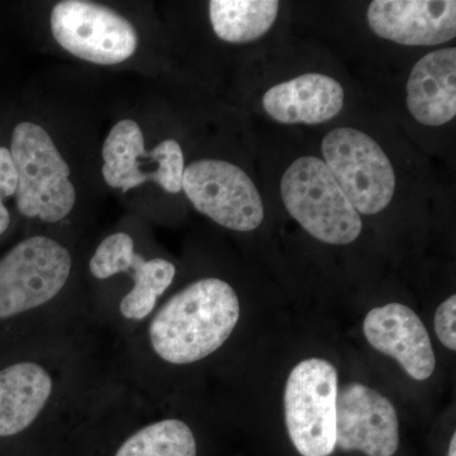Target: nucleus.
Wrapping results in <instances>:
<instances>
[{
    "mask_svg": "<svg viewBox=\"0 0 456 456\" xmlns=\"http://www.w3.org/2000/svg\"><path fill=\"white\" fill-rule=\"evenodd\" d=\"M240 316L241 305L232 285L220 278L198 279L155 312L147 341L167 364H194L226 344Z\"/></svg>",
    "mask_w": 456,
    "mask_h": 456,
    "instance_id": "1",
    "label": "nucleus"
},
{
    "mask_svg": "<svg viewBox=\"0 0 456 456\" xmlns=\"http://www.w3.org/2000/svg\"><path fill=\"white\" fill-rule=\"evenodd\" d=\"M9 150L17 170L16 203L20 215L47 224L68 217L77 202V191L70 182V167L49 132L36 123H20Z\"/></svg>",
    "mask_w": 456,
    "mask_h": 456,
    "instance_id": "2",
    "label": "nucleus"
},
{
    "mask_svg": "<svg viewBox=\"0 0 456 456\" xmlns=\"http://www.w3.org/2000/svg\"><path fill=\"white\" fill-rule=\"evenodd\" d=\"M281 193L288 213L318 241L349 245L362 233L359 213L321 159H297L285 170Z\"/></svg>",
    "mask_w": 456,
    "mask_h": 456,
    "instance_id": "3",
    "label": "nucleus"
},
{
    "mask_svg": "<svg viewBox=\"0 0 456 456\" xmlns=\"http://www.w3.org/2000/svg\"><path fill=\"white\" fill-rule=\"evenodd\" d=\"M338 392V369L330 360L314 356L290 370L284 387V421L299 455L334 454Z\"/></svg>",
    "mask_w": 456,
    "mask_h": 456,
    "instance_id": "4",
    "label": "nucleus"
},
{
    "mask_svg": "<svg viewBox=\"0 0 456 456\" xmlns=\"http://www.w3.org/2000/svg\"><path fill=\"white\" fill-rule=\"evenodd\" d=\"M73 269L65 246L32 236L0 257V321L13 320L49 305L62 292Z\"/></svg>",
    "mask_w": 456,
    "mask_h": 456,
    "instance_id": "5",
    "label": "nucleus"
},
{
    "mask_svg": "<svg viewBox=\"0 0 456 456\" xmlns=\"http://www.w3.org/2000/svg\"><path fill=\"white\" fill-rule=\"evenodd\" d=\"M321 149L323 163L359 215H377L389 206L395 170L377 141L356 128L340 127L326 134Z\"/></svg>",
    "mask_w": 456,
    "mask_h": 456,
    "instance_id": "6",
    "label": "nucleus"
},
{
    "mask_svg": "<svg viewBox=\"0 0 456 456\" xmlns=\"http://www.w3.org/2000/svg\"><path fill=\"white\" fill-rule=\"evenodd\" d=\"M51 32L62 49L97 65H117L134 55L139 36L116 11L86 0H64L51 12Z\"/></svg>",
    "mask_w": 456,
    "mask_h": 456,
    "instance_id": "7",
    "label": "nucleus"
},
{
    "mask_svg": "<svg viewBox=\"0 0 456 456\" xmlns=\"http://www.w3.org/2000/svg\"><path fill=\"white\" fill-rule=\"evenodd\" d=\"M182 191L198 212L228 230L250 232L263 224L259 191L241 167L228 161L202 159L189 164Z\"/></svg>",
    "mask_w": 456,
    "mask_h": 456,
    "instance_id": "8",
    "label": "nucleus"
},
{
    "mask_svg": "<svg viewBox=\"0 0 456 456\" xmlns=\"http://www.w3.org/2000/svg\"><path fill=\"white\" fill-rule=\"evenodd\" d=\"M103 178L110 187L127 193L147 182H154L165 191H182L184 154L178 141H161L145 151V136L139 123L122 119L113 126L103 143Z\"/></svg>",
    "mask_w": 456,
    "mask_h": 456,
    "instance_id": "9",
    "label": "nucleus"
},
{
    "mask_svg": "<svg viewBox=\"0 0 456 456\" xmlns=\"http://www.w3.org/2000/svg\"><path fill=\"white\" fill-rule=\"evenodd\" d=\"M399 443L398 413L386 395L356 382L338 389L336 449L367 456H395Z\"/></svg>",
    "mask_w": 456,
    "mask_h": 456,
    "instance_id": "10",
    "label": "nucleus"
},
{
    "mask_svg": "<svg viewBox=\"0 0 456 456\" xmlns=\"http://www.w3.org/2000/svg\"><path fill=\"white\" fill-rule=\"evenodd\" d=\"M362 332L373 349L389 356L417 382H424L436 368L430 335L417 316L402 303L393 302L368 312Z\"/></svg>",
    "mask_w": 456,
    "mask_h": 456,
    "instance_id": "11",
    "label": "nucleus"
},
{
    "mask_svg": "<svg viewBox=\"0 0 456 456\" xmlns=\"http://www.w3.org/2000/svg\"><path fill=\"white\" fill-rule=\"evenodd\" d=\"M368 23L375 35L404 46H435L456 36L454 0H374Z\"/></svg>",
    "mask_w": 456,
    "mask_h": 456,
    "instance_id": "12",
    "label": "nucleus"
},
{
    "mask_svg": "<svg viewBox=\"0 0 456 456\" xmlns=\"http://www.w3.org/2000/svg\"><path fill=\"white\" fill-rule=\"evenodd\" d=\"M344 99V89L338 80L312 73L270 88L264 94L263 108L283 125H320L341 112Z\"/></svg>",
    "mask_w": 456,
    "mask_h": 456,
    "instance_id": "13",
    "label": "nucleus"
},
{
    "mask_svg": "<svg viewBox=\"0 0 456 456\" xmlns=\"http://www.w3.org/2000/svg\"><path fill=\"white\" fill-rule=\"evenodd\" d=\"M55 392V378L37 362L0 369V437L14 436L37 421Z\"/></svg>",
    "mask_w": 456,
    "mask_h": 456,
    "instance_id": "14",
    "label": "nucleus"
},
{
    "mask_svg": "<svg viewBox=\"0 0 456 456\" xmlns=\"http://www.w3.org/2000/svg\"><path fill=\"white\" fill-rule=\"evenodd\" d=\"M407 107L413 118L439 127L456 114V49L446 47L422 57L407 82Z\"/></svg>",
    "mask_w": 456,
    "mask_h": 456,
    "instance_id": "15",
    "label": "nucleus"
},
{
    "mask_svg": "<svg viewBox=\"0 0 456 456\" xmlns=\"http://www.w3.org/2000/svg\"><path fill=\"white\" fill-rule=\"evenodd\" d=\"M279 12L277 0H212L209 20L221 40L246 44L263 37L274 25Z\"/></svg>",
    "mask_w": 456,
    "mask_h": 456,
    "instance_id": "16",
    "label": "nucleus"
},
{
    "mask_svg": "<svg viewBox=\"0 0 456 456\" xmlns=\"http://www.w3.org/2000/svg\"><path fill=\"white\" fill-rule=\"evenodd\" d=\"M175 274V265L169 260H146L142 255H137L130 272L134 287L119 302L121 316L128 321H143L151 316L159 298L169 289Z\"/></svg>",
    "mask_w": 456,
    "mask_h": 456,
    "instance_id": "17",
    "label": "nucleus"
},
{
    "mask_svg": "<svg viewBox=\"0 0 456 456\" xmlns=\"http://www.w3.org/2000/svg\"><path fill=\"white\" fill-rule=\"evenodd\" d=\"M197 440L188 424L164 419L143 426L127 437L114 456H197Z\"/></svg>",
    "mask_w": 456,
    "mask_h": 456,
    "instance_id": "18",
    "label": "nucleus"
},
{
    "mask_svg": "<svg viewBox=\"0 0 456 456\" xmlns=\"http://www.w3.org/2000/svg\"><path fill=\"white\" fill-rule=\"evenodd\" d=\"M137 255L131 235L126 232L112 233L99 244L90 259V273L99 281H106L122 273L130 274Z\"/></svg>",
    "mask_w": 456,
    "mask_h": 456,
    "instance_id": "19",
    "label": "nucleus"
},
{
    "mask_svg": "<svg viewBox=\"0 0 456 456\" xmlns=\"http://www.w3.org/2000/svg\"><path fill=\"white\" fill-rule=\"evenodd\" d=\"M435 334L446 349L456 350V296L452 294L445 299L434 318Z\"/></svg>",
    "mask_w": 456,
    "mask_h": 456,
    "instance_id": "20",
    "label": "nucleus"
},
{
    "mask_svg": "<svg viewBox=\"0 0 456 456\" xmlns=\"http://www.w3.org/2000/svg\"><path fill=\"white\" fill-rule=\"evenodd\" d=\"M18 175L11 150L0 146V196L9 198L16 196Z\"/></svg>",
    "mask_w": 456,
    "mask_h": 456,
    "instance_id": "21",
    "label": "nucleus"
},
{
    "mask_svg": "<svg viewBox=\"0 0 456 456\" xmlns=\"http://www.w3.org/2000/svg\"><path fill=\"white\" fill-rule=\"evenodd\" d=\"M3 200L4 198L0 196V236L8 230L9 224H11V213L3 203Z\"/></svg>",
    "mask_w": 456,
    "mask_h": 456,
    "instance_id": "22",
    "label": "nucleus"
},
{
    "mask_svg": "<svg viewBox=\"0 0 456 456\" xmlns=\"http://www.w3.org/2000/svg\"><path fill=\"white\" fill-rule=\"evenodd\" d=\"M446 456H456V434H452V439H450L448 455Z\"/></svg>",
    "mask_w": 456,
    "mask_h": 456,
    "instance_id": "23",
    "label": "nucleus"
}]
</instances>
